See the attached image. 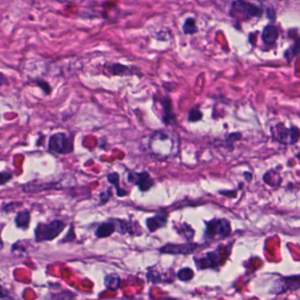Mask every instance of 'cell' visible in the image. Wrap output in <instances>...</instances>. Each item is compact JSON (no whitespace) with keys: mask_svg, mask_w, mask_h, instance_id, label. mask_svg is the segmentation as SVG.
<instances>
[{"mask_svg":"<svg viewBox=\"0 0 300 300\" xmlns=\"http://www.w3.org/2000/svg\"><path fill=\"white\" fill-rule=\"evenodd\" d=\"M161 104L162 106V109H163L162 122H164L166 125H171L172 123L175 122V119H176L171 99L168 96L163 97V98H161Z\"/></svg>","mask_w":300,"mask_h":300,"instance_id":"11","label":"cell"},{"mask_svg":"<svg viewBox=\"0 0 300 300\" xmlns=\"http://www.w3.org/2000/svg\"><path fill=\"white\" fill-rule=\"evenodd\" d=\"M261 37H262V41L264 42V43L268 45H271L273 43H275L278 38V30L275 26H267L263 29Z\"/></svg>","mask_w":300,"mask_h":300,"instance_id":"16","label":"cell"},{"mask_svg":"<svg viewBox=\"0 0 300 300\" xmlns=\"http://www.w3.org/2000/svg\"><path fill=\"white\" fill-rule=\"evenodd\" d=\"M296 157L298 158V159H299V161H300V153L299 154H297L296 155Z\"/></svg>","mask_w":300,"mask_h":300,"instance_id":"29","label":"cell"},{"mask_svg":"<svg viewBox=\"0 0 300 300\" xmlns=\"http://www.w3.org/2000/svg\"><path fill=\"white\" fill-rule=\"evenodd\" d=\"M183 31L185 35H195L198 32L196 20L194 18L187 19L183 26Z\"/></svg>","mask_w":300,"mask_h":300,"instance_id":"20","label":"cell"},{"mask_svg":"<svg viewBox=\"0 0 300 300\" xmlns=\"http://www.w3.org/2000/svg\"><path fill=\"white\" fill-rule=\"evenodd\" d=\"M65 227L66 224L60 219H55L50 223H39L35 229L36 241H51L60 235Z\"/></svg>","mask_w":300,"mask_h":300,"instance_id":"2","label":"cell"},{"mask_svg":"<svg viewBox=\"0 0 300 300\" xmlns=\"http://www.w3.org/2000/svg\"><path fill=\"white\" fill-rule=\"evenodd\" d=\"M105 68L107 72L113 76H120V77H131V76H140V71L136 67L127 66L121 63H113L109 65H105Z\"/></svg>","mask_w":300,"mask_h":300,"instance_id":"10","label":"cell"},{"mask_svg":"<svg viewBox=\"0 0 300 300\" xmlns=\"http://www.w3.org/2000/svg\"><path fill=\"white\" fill-rule=\"evenodd\" d=\"M73 148V138L69 136L66 133H55L50 136L48 150L52 154L60 155L72 154Z\"/></svg>","mask_w":300,"mask_h":300,"instance_id":"4","label":"cell"},{"mask_svg":"<svg viewBox=\"0 0 300 300\" xmlns=\"http://www.w3.org/2000/svg\"><path fill=\"white\" fill-rule=\"evenodd\" d=\"M146 276L147 281L149 282H153L154 284L162 282L161 273L157 270H152V268H149Z\"/></svg>","mask_w":300,"mask_h":300,"instance_id":"24","label":"cell"},{"mask_svg":"<svg viewBox=\"0 0 300 300\" xmlns=\"http://www.w3.org/2000/svg\"><path fill=\"white\" fill-rule=\"evenodd\" d=\"M272 136L279 143L283 144H293L296 143L300 138V129L295 126L287 128L280 123L272 129Z\"/></svg>","mask_w":300,"mask_h":300,"instance_id":"6","label":"cell"},{"mask_svg":"<svg viewBox=\"0 0 300 300\" xmlns=\"http://www.w3.org/2000/svg\"><path fill=\"white\" fill-rule=\"evenodd\" d=\"M300 289V275H294L284 278L279 279L273 287V294H281L287 290Z\"/></svg>","mask_w":300,"mask_h":300,"instance_id":"9","label":"cell"},{"mask_svg":"<svg viewBox=\"0 0 300 300\" xmlns=\"http://www.w3.org/2000/svg\"><path fill=\"white\" fill-rule=\"evenodd\" d=\"M13 178V174L10 171H2L0 174V183L1 185H5Z\"/></svg>","mask_w":300,"mask_h":300,"instance_id":"27","label":"cell"},{"mask_svg":"<svg viewBox=\"0 0 300 300\" xmlns=\"http://www.w3.org/2000/svg\"><path fill=\"white\" fill-rule=\"evenodd\" d=\"M120 283H121V278L115 273L107 274L104 279V284L107 289H110V290H116L119 289Z\"/></svg>","mask_w":300,"mask_h":300,"instance_id":"19","label":"cell"},{"mask_svg":"<svg viewBox=\"0 0 300 300\" xmlns=\"http://www.w3.org/2000/svg\"><path fill=\"white\" fill-rule=\"evenodd\" d=\"M262 10L257 6L245 0H236L232 4L230 15L238 21H248L250 19L260 17Z\"/></svg>","mask_w":300,"mask_h":300,"instance_id":"3","label":"cell"},{"mask_svg":"<svg viewBox=\"0 0 300 300\" xmlns=\"http://www.w3.org/2000/svg\"><path fill=\"white\" fill-rule=\"evenodd\" d=\"M194 275H195L194 271L190 268H181L177 272V277L179 280H181L183 282L190 281L191 279L193 278Z\"/></svg>","mask_w":300,"mask_h":300,"instance_id":"21","label":"cell"},{"mask_svg":"<svg viewBox=\"0 0 300 300\" xmlns=\"http://www.w3.org/2000/svg\"><path fill=\"white\" fill-rule=\"evenodd\" d=\"M57 1L63 3H82L85 0H57Z\"/></svg>","mask_w":300,"mask_h":300,"instance_id":"28","label":"cell"},{"mask_svg":"<svg viewBox=\"0 0 300 300\" xmlns=\"http://www.w3.org/2000/svg\"><path fill=\"white\" fill-rule=\"evenodd\" d=\"M202 118H203V113H202V111L199 109V107H193V108L189 112V115H188V120H189V122H198V121H200Z\"/></svg>","mask_w":300,"mask_h":300,"instance_id":"22","label":"cell"},{"mask_svg":"<svg viewBox=\"0 0 300 300\" xmlns=\"http://www.w3.org/2000/svg\"><path fill=\"white\" fill-rule=\"evenodd\" d=\"M167 222H168V214L164 211H161V213H158L154 215V217L147 218V229L149 230V232H156L159 229L166 226Z\"/></svg>","mask_w":300,"mask_h":300,"instance_id":"13","label":"cell"},{"mask_svg":"<svg viewBox=\"0 0 300 300\" xmlns=\"http://www.w3.org/2000/svg\"><path fill=\"white\" fill-rule=\"evenodd\" d=\"M107 180L108 183H110L111 185H113L116 191V196L119 197H126L128 195V192L125 190L122 189L119 183H120V175L116 172H113V173H109L107 175Z\"/></svg>","mask_w":300,"mask_h":300,"instance_id":"17","label":"cell"},{"mask_svg":"<svg viewBox=\"0 0 300 300\" xmlns=\"http://www.w3.org/2000/svg\"><path fill=\"white\" fill-rule=\"evenodd\" d=\"M115 232H116V225L114 224L113 218H111L108 221L103 222L98 225L94 234L99 239H104V238L110 237Z\"/></svg>","mask_w":300,"mask_h":300,"instance_id":"14","label":"cell"},{"mask_svg":"<svg viewBox=\"0 0 300 300\" xmlns=\"http://www.w3.org/2000/svg\"><path fill=\"white\" fill-rule=\"evenodd\" d=\"M219 255L217 252H210L204 255V257L197 259L195 258V262L198 269L215 268L218 264Z\"/></svg>","mask_w":300,"mask_h":300,"instance_id":"12","label":"cell"},{"mask_svg":"<svg viewBox=\"0 0 300 300\" xmlns=\"http://www.w3.org/2000/svg\"><path fill=\"white\" fill-rule=\"evenodd\" d=\"M112 196H113V193H112L111 188H108L107 190L100 192L99 194V198H100V204H99V205L102 206L104 204H107V202L110 200Z\"/></svg>","mask_w":300,"mask_h":300,"instance_id":"25","label":"cell"},{"mask_svg":"<svg viewBox=\"0 0 300 300\" xmlns=\"http://www.w3.org/2000/svg\"><path fill=\"white\" fill-rule=\"evenodd\" d=\"M178 232L180 234H182V235H183L185 239H188V240L192 239L194 234H195V232H194L193 229L191 228V226L187 225V224H183V225L180 227V229H179Z\"/></svg>","mask_w":300,"mask_h":300,"instance_id":"23","label":"cell"},{"mask_svg":"<svg viewBox=\"0 0 300 300\" xmlns=\"http://www.w3.org/2000/svg\"><path fill=\"white\" fill-rule=\"evenodd\" d=\"M30 221H31V214L29 210L19 211L15 218L16 227L22 230H27L29 228Z\"/></svg>","mask_w":300,"mask_h":300,"instance_id":"15","label":"cell"},{"mask_svg":"<svg viewBox=\"0 0 300 300\" xmlns=\"http://www.w3.org/2000/svg\"><path fill=\"white\" fill-rule=\"evenodd\" d=\"M200 246L198 244H166L159 250L162 254H190L198 249Z\"/></svg>","mask_w":300,"mask_h":300,"instance_id":"8","label":"cell"},{"mask_svg":"<svg viewBox=\"0 0 300 300\" xmlns=\"http://www.w3.org/2000/svg\"><path fill=\"white\" fill-rule=\"evenodd\" d=\"M113 220L116 225V232L121 233L122 235H125V234L134 235L135 234L130 222L123 220V219H117V218H113Z\"/></svg>","mask_w":300,"mask_h":300,"instance_id":"18","label":"cell"},{"mask_svg":"<svg viewBox=\"0 0 300 300\" xmlns=\"http://www.w3.org/2000/svg\"><path fill=\"white\" fill-rule=\"evenodd\" d=\"M36 83L37 86L43 90V93H45L46 95H50L51 92H52L51 86L46 81H44V80H36Z\"/></svg>","mask_w":300,"mask_h":300,"instance_id":"26","label":"cell"},{"mask_svg":"<svg viewBox=\"0 0 300 300\" xmlns=\"http://www.w3.org/2000/svg\"><path fill=\"white\" fill-rule=\"evenodd\" d=\"M231 233V224L225 218L213 219L206 223L204 238L208 239L225 238Z\"/></svg>","mask_w":300,"mask_h":300,"instance_id":"5","label":"cell"},{"mask_svg":"<svg viewBox=\"0 0 300 300\" xmlns=\"http://www.w3.org/2000/svg\"><path fill=\"white\" fill-rule=\"evenodd\" d=\"M148 145L151 153L155 157L165 160L173 154L175 142L169 133L165 130H156L151 135Z\"/></svg>","mask_w":300,"mask_h":300,"instance_id":"1","label":"cell"},{"mask_svg":"<svg viewBox=\"0 0 300 300\" xmlns=\"http://www.w3.org/2000/svg\"><path fill=\"white\" fill-rule=\"evenodd\" d=\"M127 180L134 186L138 187L142 192L150 190L154 185V179L148 172L129 171L127 175Z\"/></svg>","mask_w":300,"mask_h":300,"instance_id":"7","label":"cell"}]
</instances>
